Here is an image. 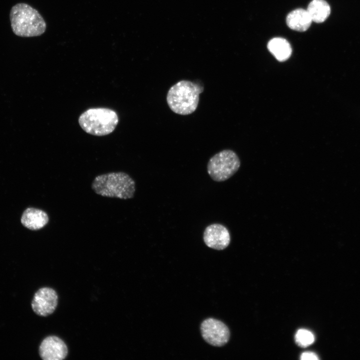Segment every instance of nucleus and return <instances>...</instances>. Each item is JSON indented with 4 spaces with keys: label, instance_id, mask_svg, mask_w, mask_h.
Masks as SVG:
<instances>
[{
    "label": "nucleus",
    "instance_id": "1",
    "mask_svg": "<svg viewBox=\"0 0 360 360\" xmlns=\"http://www.w3.org/2000/svg\"><path fill=\"white\" fill-rule=\"evenodd\" d=\"M13 32L20 37L39 36L46 31V23L39 12L26 3H18L10 11Z\"/></svg>",
    "mask_w": 360,
    "mask_h": 360
},
{
    "label": "nucleus",
    "instance_id": "2",
    "mask_svg": "<svg viewBox=\"0 0 360 360\" xmlns=\"http://www.w3.org/2000/svg\"><path fill=\"white\" fill-rule=\"evenodd\" d=\"M204 90L200 84L188 80H180L168 90L166 96L168 104L176 114H191L196 110L200 94Z\"/></svg>",
    "mask_w": 360,
    "mask_h": 360
},
{
    "label": "nucleus",
    "instance_id": "3",
    "mask_svg": "<svg viewBox=\"0 0 360 360\" xmlns=\"http://www.w3.org/2000/svg\"><path fill=\"white\" fill-rule=\"evenodd\" d=\"M92 188L102 196L129 199L134 197L136 191L134 180L124 172H112L96 176Z\"/></svg>",
    "mask_w": 360,
    "mask_h": 360
},
{
    "label": "nucleus",
    "instance_id": "4",
    "mask_svg": "<svg viewBox=\"0 0 360 360\" xmlns=\"http://www.w3.org/2000/svg\"><path fill=\"white\" fill-rule=\"evenodd\" d=\"M118 122L116 113L107 108H90L80 116L78 122L86 133L102 136L112 133Z\"/></svg>",
    "mask_w": 360,
    "mask_h": 360
},
{
    "label": "nucleus",
    "instance_id": "5",
    "mask_svg": "<svg viewBox=\"0 0 360 360\" xmlns=\"http://www.w3.org/2000/svg\"><path fill=\"white\" fill-rule=\"evenodd\" d=\"M240 166L238 155L230 150H224L210 158L207 164V172L212 180L221 182L232 177Z\"/></svg>",
    "mask_w": 360,
    "mask_h": 360
},
{
    "label": "nucleus",
    "instance_id": "6",
    "mask_svg": "<svg viewBox=\"0 0 360 360\" xmlns=\"http://www.w3.org/2000/svg\"><path fill=\"white\" fill-rule=\"evenodd\" d=\"M200 331L204 340L214 346L225 345L230 337L228 326L221 321L212 318H208L202 323Z\"/></svg>",
    "mask_w": 360,
    "mask_h": 360
},
{
    "label": "nucleus",
    "instance_id": "7",
    "mask_svg": "<svg viewBox=\"0 0 360 360\" xmlns=\"http://www.w3.org/2000/svg\"><path fill=\"white\" fill-rule=\"evenodd\" d=\"M58 303V296L56 292L52 288L44 287L34 294L32 307L36 314L46 316L54 312Z\"/></svg>",
    "mask_w": 360,
    "mask_h": 360
},
{
    "label": "nucleus",
    "instance_id": "8",
    "mask_svg": "<svg viewBox=\"0 0 360 360\" xmlns=\"http://www.w3.org/2000/svg\"><path fill=\"white\" fill-rule=\"evenodd\" d=\"M203 240L209 248L222 250L228 246L230 236L228 228L220 224H212L206 226L203 233Z\"/></svg>",
    "mask_w": 360,
    "mask_h": 360
},
{
    "label": "nucleus",
    "instance_id": "9",
    "mask_svg": "<svg viewBox=\"0 0 360 360\" xmlns=\"http://www.w3.org/2000/svg\"><path fill=\"white\" fill-rule=\"evenodd\" d=\"M39 354L44 360H62L68 354V348L65 342L60 338L50 336L46 337L41 342Z\"/></svg>",
    "mask_w": 360,
    "mask_h": 360
},
{
    "label": "nucleus",
    "instance_id": "10",
    "mask_svg": "<svg viewBox=\"0 0 360 360\" xmlns=\"http://www.w3.org/2000/svg\"><path fill=\"white\" fill-rule=\"evenodd\" d=\"M49 221L48 214L44 211L34 208H28L21 218L22 224L29 230H37L43 228Z\"/></svg>",
    "mask_w": 360,
    "mask_h": 360
},
{
    "label": "nucleus",
    "instance_id": "11",
    "mask_svg": "<svg viewBox=\"0 0 360 360\" xmlns=\"http://www.w3.org/2000/svg\"><path fill=\"white\" fill-rule=\"evenodd\" d=\"M286 22L291 29L298 32H304L309 28L312 20L307 10L298 8L288 15Z\"/></svg>",
    "mask_w": 360,
    "mask_h": 360
},
{
    "label": "nucleus",
    "instance_id": "12",
    "mask_svg": "<svg viewBox=\"0 0 360 360\" xmlns=\"http://www.w3.org/2000/svg\"><path fill=\"white\" fill-rule=\"evenodd\" d=\"M269 51L280 62L288 60L291 56L292 50L289 42L284 38H274L268 44Z\"/></svg>",
    "mask_w": 360,
    "mask_h": 360
},
{
    "label": "nucleus",
    "instance_id": "13",
    "mask_svg": "<svg viewBox=\"0 0 360 360\" xmlns=\"http://www.w3.org/2000/svg\"><path fill=\"white\" fill-rule=\"evenodd\" d=\"M312 21L316 23L324 22L330 16V8L324 0H312L307 8Z\"/></svg>",
    "mask_w": 360,
    "mask_h": 360
},
{
    "label": "nucleus",
    "instance_id": "14",
    "mask_svg": "<svg viewBox=\"0 0 360 360\" xmlns=\"http://www.w3.org/2000/svg\"><path fill=\"white\" fill-rule=\"evenodd\" d=\"M295 341L300 347L306 348L314 342V336L310 330L306 329H300L296 334Z\"/></svg>",
    "mask_w": 360,
    "mask_h": 360
},
{
    "label": "nucleus",
    "instance_id": "15",
    "mask_svg": "<svg viewBox=\"0 0 360 360\" xmlns=\"http://www.w3.org/2000/svg\"><path fill=\"white\" fill-rule=\"evenodd\" d=\"M318 359L317 355L312 352H304L300 356L302 360H318Z\"/></svg>",
    "mask_w": 360,
    "mask_h": 360
}]
</instances>
